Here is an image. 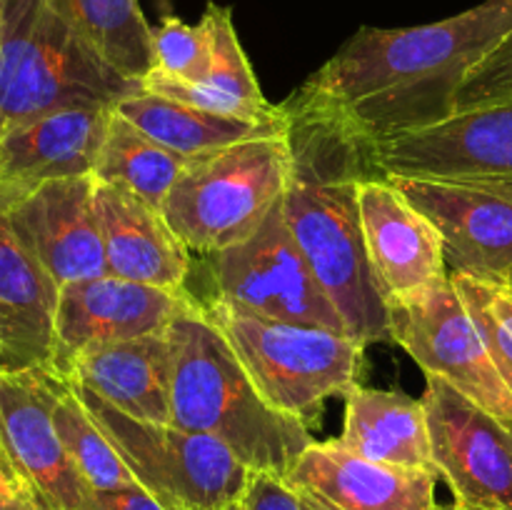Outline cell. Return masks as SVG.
Returning <instances> with one entry per match:
<instances>
[{
	"label": "cell",
	"instance_id": "1",
	"mask_svg": "<svg viewBox=\"0 0 512 510\" xmlns=\"http://www.w3.org/2000/svg\"><path fill=\"white\" fill-rule=\"evenodd\" d=\"M512 33V0H485L415 28L363 25L290 98L365 143L455 115L468 75Z\"/></svg>",
	"mask_w": 512,
	"mask_h": 510
},
{
	"label": "cell",
	"instance_id": "2",
	"mask_svg": "<svg viewBox=\"0 0 512 510\" xmlns=\"http://www.w3.org/2000/svg\"><path fill=\"white\" fill-rule=\"evenodd\" d=\"M283 110L290 145L283 213L290 235L350 338L360 345L393 343L390 305L370 265L358 208L360 180L380 175L370 143L293 98Z\"/></svg>",
	"mask_w": 512,
	"mask_h": 510
},
{
	"label": "cell",
	"instance_id": "3",
	"mask_svg": "<svg viewBox=\"0 0 512 510\" xmlns=\"http://www.w3.org/2000/svg\"><path fill=\"white\" fill-rule=\"evenodd\" d=\"M165 335L173 425L220 440L245 468L288 478L313 443L308 425L265 403L195 295Z\"/></svg>",
	"mask_w": 512,
	"mask_h": 510
},
{
	"label": "cell",
	"instance_id": "4",
	"mask_svg": "<svg viewBox=\"0 0 512 510\" xmlns=\"http://www.w3.org/2000/svg\"><path fill=\"white\" fill-rule=\"evenodd\" d=\"M138 90L48 0H0V138L55 110L115 108Z\"/></svg>",
	"mask_w": 512,
	"mask_h": 510
},
{
	"label": "cell",
	"instance_id": "5",
	"mask_svg": "<svg viewBox=\"0 0 512 510\" xmlns=\"http://www.w3.org/2000/svg\"><path fill=\"white\" fill-rule=\"evenodd\" d=\"M198 305L228 340L265 403L280 413L308 425L325 400L345 398L358 385L365 345L350 335L280 323L220 298Z\"/></svg>",
	"mask_w": 512,
	"mask_h": 510
},
{
	"label": "cell",
	"instance_id": "6",
	"mask_svg": "<svg viewBox=\"0 0 512 510\" xmlns=\"http://www.w3.org/2000/svg\"><path fill=\"white\" fill-rule=\"evenodd\" d=\"M290 178L288 125L190 158L160 213L195 255H213L258 233Z\"/></svg>",
	"mask_w": 512,
	"mask_h": 510
},
{
	"label": "cell",
	"instance_id": "7",
	"mask_svg": "<svg viewBox=\"0 0 512 510\" xmlns=\"http://www.w3.org/2000/svg\"><path fill=\"white\" fill-rule=\"evenodd\" d=\"M68 385L115 445L140 488L165 508L210 510L240 500L253 470L220 440L173 423L128 418L93 390L73 380Z\"/></svg>",
	"mask_w": 512,
	"mask_h": 510
},
{
	"label": "cell",
	"instance_id": "8",
	"mask_svg": "<svg viewBox=\"0 0 512 510\" xmlns=\"http://www.w3.org/2000/svg\"><path fill=\"white\" fill-rule=\"evenodd\" d=\"M210 270V298L280 323L325 328L348 335L343 315L315 280L285 223L283 200L258 233L220 253L203 255Z\"/></svg>",
	"mask_w": 512,
	"mask_h": 510
},
{
	"label": "cell",
	"instance_id": "9",
	"mask_svg": "<svg viewBox=\"0 0 512 510\" xmlns=\"http://www.w3.org/2000/svg\"><path fill=\"white\" fill-rule=\"evenodd\" d=\"M390 335L425 375H438L512 425V393L450 275L413 298L390 303Z\"/></svg>",
	"mask_w": 512,
	"mask_h": 510
},
{
	"label": "cell",
	"instance_id": "10",
	"mask_svg": "<svg viewBox=\"0 0 512 510\" xmlns=\"http://www.w3.org/2000/svg\"><path fill=\"white\" fill-rule=\"evenodd\" d=\"M385 178H425L512 193V103L463 110L428 128L370 143Z\"/></svg>",
	"mask_w": 512,
	"mask_h": 510
},
{
	"label": "cell",
	"instance_id": "11",
	"mask_svg": "<svg viewBox=\"0 0 512 510\" xmlns=\"http://www.w3.org/2000/svg\"><path fill=\"white\" fill-rule=\"evenodd\" d=\"M438 478L458 510H512V425L438 375L423 393Z\"/></svg>",
	"mask_w": 512,
	"mask_h": 510
},
{
	"label": "cell",
	"instance_id": "12",
	"mask_svg": "<svg viewBox=\"0 0 512 510\" xmlns=\"http://www.w3.org/2000/svg\"><path fill=\"white\" fill-rule=\"evenodd\" d=\"M60 388L63 378L48 368L0 375V445L48 510H100L98 493L85 483L55 428Z\"/></svg>",
	"mask_w": 512,
	"mask_h": 510
},
{
	"label": "cell",
	"instance_id": "13",
	"mask_svg": "<svg viewBox=\"0 0 512 510\" xmlns=\"http://www.w3.org/2000/svg\"><path fill=\"white\" fill-rule=\"evenodd\" d=\"M193 303L188 290H168L100 275L58 290L50 370L65 378L75 355L90 345L168 333Z\"/></svg>",
	"mask_w": 512,
	"mask_h": 510
},
{
	"label": "cell",
	"instance_id": "14",
	"mask_svg": "<svg viewBox=\"0 0 512 510\" xmlns=\"http://www.w3.org/2000/svg\"><path fill=\"white\" fill-rule=\"evenodd\" d=\"M435 225L448 273L512 285V193L425 178H390Z\"/></svg>",
	"mask_w": 512,
	"mask_h": 510
},
{
	"label": "cell",
	"instance_id": "15",
	"mask_svg": "<svg viewBox=\"0 0 512 510\" xmlns=\"http://www.w3.org/2000/svg\"><path fill=\"white\" fill-rule=\"evenodd\" d=\"M10 223L55 288L108 275L95 175L48 180L10 203Z\"/></svg>",
	"mask_w": 512,
	"mask_h": 510
},
{
	"label": "cell",
	"instance_id": "16",
	"mask_svg": "<svg viewBox=\"0 0 512 510\" xmlns=\"http://www.w3.org/2000/svg\"><path fill=\"white\" fill-rule=\"evenodd\" d=\"M358 208L370 265L388 305L448 278L438 230L393 180L385 175L360 180Z\"/></svg>",
	"mask_w": 512,
	"mask_h": 510
},
{
	"label": "cell",
	"instance_id": "17",
	"mask_svg": "<svg viewBox=\"0 0 512 510\" xmlns=\"http://www.w3.org/2000/svg\"><path fill=\"white\" fill-rule=\"evenodd\" d=\"M285 480L325 510H440L433 473L373 463L335 440H313Z\"/></svg>",
	"mask_w": 512,
	"mask_h": 510
},
{
	"label": "cell",
	"instance_id": "18",
	"mask_svg": "<svg viewBox=\"0 0 512 510\" xmlns=\"http://www.w3.org/2000/svg\"><path fill=\"white\" fill-rule=\"evenodd\" d=\"M15 200L0 188V365L5 373L50 370L58 288L10 223Z\"/></svg>",
	"mask_w": 512,
	"mask_h": 510
},
{
	"label": "cell",
	"instance_id": "19",
	"mask_svg": "<svg viewBox=\"0 0 512 510\" xmlns=\"http://www.w3.org/2000/svg\"><path fill=\"white\" fill-rule=\"evenodd\" d=\"M113 108H70L20 123L0 138V188L23 198L48 180L93 175Z\"/></svg>",
	"mask_w": 512,
	"mask_h": 510
},
{
	"label": "cell",
	"instance_id": "20",
	"mask_svg": "<svg viewBox=\"0 0 512 510\" xmlns=\"http://www.w3.org/2000/svg\"><path fill=\"white\" fill-rule=\"evenodd\" d=\"M95 213L108 275L155 288H185L193 253L158 208L120 185L95 180Z\"/></svg>",
	"mask_w": 512,
	"mask_h": 510
},
{
	"label": "cell",
	"instance_id": "21",
	"mask_svg": "<svg viewBox=\"0 0 512 510\" xmlns=\"http://www.w3.org/2000/svg\"><path fill=\"white\" fill-rule=\"evenodd\" d=\"M200 23L210 40V70L203 83H185V80L168 78V75L153 70L140 83V88L145 93L163 95V98L178 100V103L193 105V108L233 115V118L250 120V123L285 120L283 105L268 103L260 90L258 75L240 45L233 10L228 5L208 3Z\"/></svg>",
	"mask_w": 512,
	"mask_h": 510
},
{
	"label": "cell",
	"instance_id": "22",
	"mask_svg": "<svg viewBox=\"0 0 512 510\" xmlns=\"http://www.w3.org/2000/svg\"><path fill=\"white\" fill-rule=\"evenodd\" d=\"M63 380H73L93 390L128 418L173 423L170 345L165 333L90 345L75 355Z\"/></svg>",
	"mask_w": 512,
	"mask_h": 510
},
{
	"label": "cell",
	"instance_id": "23",
	"mask_svg": "<svg viewBox=\"0 0 512 510\" xmlns=\"http://www.w3.org/2000/svg\"><path fill=\"white\" fill-rule=\"evenodd\" d=\"M333 440L373 463L428 470L438 478L425 405L405 393L355 385L345 395L343 433Z\"/></svg>",
	"mask_w": 512,
	"mask_h": 510
},
{
	"label": "cell",
	"instance_id": "24",
	"mask_svg": "<svg viewBox=\"0 0 512 510\" xmlns=\"http://www.w3.org/2000/svg\"><path fill=\"white\" fill-rule=\"evenodd\" d=\"M115 110L135 128L150 135L155 143L183 158H198V155L213 153V150L228 148L243 140L275 135L288 125V115L278 123H250L233 115L210 113V110L163 98V95L145 93L143 88L120 100Z\"/></svg>",
	"mask_w": 512,
	"mask_h": 510
},
{
	"label": "cell",
	"instance_id": "25",
	"mask_svg": "<svg viewBox=\"0 0 512 510\" xmlns=\"http://www.w3.org/2000/svg\"><path fill=\"white\" fill-rule=\"evenodd\" d=\"M105 65L143 83L155 70L153 25L138 0H48Z\"/></svg>",
	"mask_w": 512,
	"mask_h": 510
},
{
	"label": "cell",
	"instance_id": "26",
	"mask_svg": "<svg viewBox=\"0 0 512 510\" xmlns=\"http://www.w3.org/2000/svg\"><path fill=\"white\" fill-rule=\"evenodd\" d=\"M188 160L155 143L113 108L93 175L100 183L120 185L160 210Z\"/></svg>",
	"mask_w": 512,
	"mask_h": 510
},
{
	"label": "cell",
	"instance_id": "27",
	"mask_svg": "<svg viewBox=\"0 0 512 510\" xmlns=\"http://www.w3.org/2000/svg\"><path fill=\"white\" fill-rule=\"evenodd\" d=\"M55 428L68 448L70 458L78 465L80 475L95 493H108V490L133 488L138 480L133 478L130 468L115 445L110 443L108 435L103 433L93 415L88 413L75 390L70 388L68 380H63L58 403H55Z\"/></svg>",
	"mask_w": 512,
	"mask_h": 510
},
{
	"label": "cell",
	"instance_id": "28",
	"mask_svg": "<svg viewBox=\"0 0 512 510\" xmlns=\"http://www.w3.org/2000/svg\"><path fill=\"white\" fill-rule=\"evenodd\" d=\"M488 348L490 360L512 393V288L448 273Z\"/></svg>",
	"mask_w": 512,
	"mask_h": 510
},
{
	"label": "cell",
	"instance_id": "29",
	"mask_svg": "<svg viewBox=\"0 0 512 510\" xmlns=\"http://www.w3.org/2000/svg\"><path fill=\"white\" fill-rule=\"evenodd\" d=\"M155 70L185 83H203L210 70V40L203 23L188 25L178 15H163L153 28Z\"/></svg>",
	"mask_w": 512,
	"mask_h": 510
},
{
	"label": "cell",
	"instance_id": "30",
	"mask_svg": "<svg viewBox=\"0 0 512 510\" xmlns=\"http://www.w3.org/2000/svg\"><path fill=\"white\" fill-rule=\"evenodd\" d=\"M500 103H512V33L468 75L458 90L455 113Z\"/></svg>",
	"mask_w": 512,
	"mask_h": 510
},
{
	"label": "cell",
	"instance_id": "31",
	"mask_svg": "<svg viewBox=\"0 0 512 510\" xmlns=\"http://www.w3.org/2000/svg\"><path fill=\"white\" fill-rule=\"evenodd\" d=\"M243 510H303V500L288 485V480L275 473L253 470L238 500Z\"/></svg>",
	"mask_w": 512,
	"mask_h": 510
},
{
	"label": "cell",
	"instance_id": "32",
	"mask_svg": "<svg viewBox=\"0 0 512 510\" xmlns=\"http://www.w3.org/2000/svg\"><path fill=\"white\" fill-rule=\"evenodd\" d=\"M98 503L100 510H168L140 485L98 493Z\"/></svg>",
	"mask_w": 512,
	"mask_h": 510
},
{
	"label": "cell",
	"instance_id": "33",
	"mask_svg": "<svg viewBox=\"0 0 512 510\" xmlns=\"http://www.w3.org/2000/svg\"><path fill=\"white\" fill-rule=\"evenodd\" d=\"M0 510H48L43 500L33 493L30 488L18 490V493L0 495Z\"/></svg>",
	"mask_w": 512,
	"mask_h": 510
},
{
	"label": "cell",
	"instance_id": "34",
	"mask_svg": "<svg viewBox=\"0 0 512 510\" xmlns=\"http://www.w3.org/2000/svg\"><path fill=\"white\" fill-rule=\"evenodd\" d=\"M28 488V485L23 483V478L18 475V470L13 468V463H10L8 453L3 450V445H0V495H8V493H18V490Z\"/></svg>",
	"mask_w": 512,
	"mask_h": 510
},
{
	"label": "cell",
	"instance_id": "35",
	"mask_svg": "<svg viewBox=\"0 0 512 510\" xmlns=\"http://www.w3.org/2000/svg\"><path fill=\"white\" fill-rule=\"evenodd\" d=\"M300 500H303V510H325V508H320V505H315L313 500L303 498V495H300Z\"/></svg>",
	"mask_w": 512,
	"mask_h": 510
},
{
	"label": "cell",
	"instance_id": "36",
	"mask_svg": "<svg viewBox=\"0 0 512 510\" xmlns=\"http://www.w3.org/2000/svg\"><path fill=\"white\" fill-rule=\"evenodd\" d=\"M210 510H243V505L235 500V503H228V505H220V508H210Z\"/></svg>",
	"mask_w": 512,
	"mask_h": 510
},
{
	"label": "cell",
	"instance_id": "37",
	"mask_svg": "<svg viewBox=\"0 0 512 510\" xmlns=\"http://www.w3.org/2000/svg\"><path fill=\"white\" fill-rule=\"evenodd\" d=\"M440 510H458V508H455V505H453V508H440Z\"/></svg>",
	"mask_w": 512,
	"mask_h": 510
},
{
	"label": "cell",
	"instance_id": "38",
	"mask_svg": "<svg viewBox=\"0 0 512 510\" xmlns=\"http://www.w3.org/2000/svg\"><path fill=\"white\" fill-rule=\"evenodd\" d=\"M5 373V368H3V365H0V375H3Z\"/></svg>",
	"mask_w": 512,
	"mask_h": 510
},
{
	"label": "cell",
	"instance_id": "39",
	"mask_svg": "<svg viewBox=\"0 0 512 510\" xmlns=\"http://www.w3.org/2000/svg\"><path fill=\"white\" fill-rule=\"evenodd\" d=\"M510 288H512V285H510Z\"/></svg>",
	"mask_w": 512,
	"mask_h": 510
}]
</instances>
